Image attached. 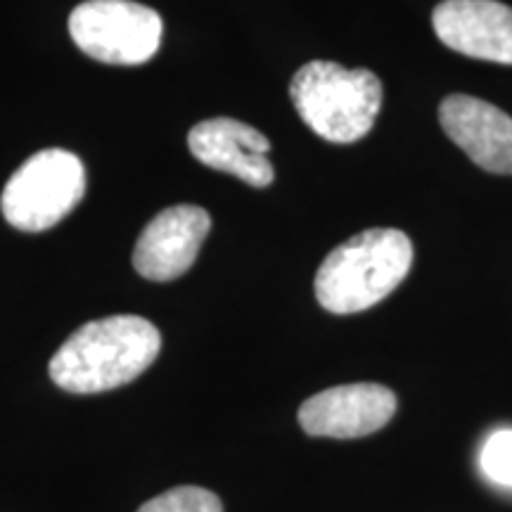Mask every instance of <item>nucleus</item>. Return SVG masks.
Listing matches in <instances>:
<instances>
[{"label":"nucleus","mask_w":512,"mask_h":512,"mask_svg":"<svg viewBox=\"0 0 512 512\" xmlns=\"http://www.w3.org/2000/svg\"><path fill=\"white\" fill-rule=\"evenodd\" d=\"M69 34L93 60L136 67L157 55L164 22L157 10L133 0H86L69 15Z\"/></svg>","instance_id":"obj_5"},{"label":"nucleus","mask_w":512,"mask_h":512,"mask_svg":"<svg viewBox=\"0 0 512 512\" xmlns=\"http://www.w3.org/2000/svg\"><path fill=\"white\" fill-rule=\"evenodd\" d=\"M188 147L197 162L238 176L254 188H266L275 178L273 164L268 159L271 143L264 133L242 121L228 117L200 121L190 128Z\"/></svg>","instance_id":"obj_10"},{"label":"nucleus","mask_w":512,"mask_h":512,"mask_svg":"<svg viewBox=\"0 0 512 512\" xmlns=\"http://www.w3.org/2000/svg\"><path fill=\"white\" fill-rule=\"evenodd\" d=\"M396 413L392 389L373 382L325 389L299 408V425L311 437L358 439L382 430Z\"/></svg>","instance_id":"obj_6"},{"label":"nucleus","mask_w":512,"mask_h":512,"mask_svg":"<svg viewBox=\"0 0 512 512\" xmlns=\"http://www.w3.org/2000/svg\"><path fill=\"white\" fill-rule=\"evenodd\" d=\"M446 136L484 171L512 176V117L472 95H448L439 107Z\"/></svg>","instance_id":"obj_9"},{"label":"nucleus","mask_w":512,"mask_h":512,"mask_svg":"<svg viewBox=\"0 0 512 512\" xmlns=\"http://www.w3.org/2000/svg\"><path fill=\"white\" fill-rule=\"evenodd\" d=\"M162 335L140 316H107L81 325L50 358V380L69 394L124 387L155 363Z\"/></svg>","instance_id":"obj_1"},{"label":"nucleus","mask_w":512,"mask_h":512,"mask_svg":"<svg viewBox=\"0 0 512 512\" xmlns=\"http://www.w3.org/2000/svg\"><path fill=\"white\" fill-rule=\"evenodd\" d=\"M290 95L297 114L316 136L349 145L368 136L382 107V81L370 69L335 62H309L292 76Z\"/></svg>","instance_id":"obj_3"},{"label":"nucleus","mask_w":512,"mask_h":512,"mask_svg":"<svg viewBox=\"0 0 512 512\" xmlns=\"http://www.w3.org/2000/svg\"><path fill=\"white\" fill-rule=\"evenodd\" d=\"M432 27L460 55L512 64V8L498 0H444L432 12Z\"/></svg>","instance_id":"obj_8"},{"label":"nucleus","mask_w":512,"mask_h":512,"mask_svg":"<svg viewBox=\"0 0 512 512\" xmlns=\"http://www.w3.org/2000/svg\"><path fill=\"white\" fill-rule=\"evenodd\" d=\"M413 266V242L403 230L370 228L325 256L316 273V297L325 311L347 316L380 304Z\"/></svg>","instance_id":"obj_2"},{"label":"nucleus","mask_w":512,"mask_h":512,"mask_svg":"<svg viewBox=\"0 0 512 512\" xmlns=\"http://www.w3.org/2000/svg\"><path fill=\"white\" fill-rule=\"evenodd\" d=\"M479 465L491 482L512 489V430H498L484 441Z\"/></svg>","instance_id":"obj_12"},{"label":"nucleus","mask_w":512,"mask_h":512,"mask_svg":"<svg viewBox=\"0 0 512 512\" xmlns=\"http://www.w3.org/2000/svg\"><path fill=\"white\" fill-rule=\"evenodd\" d=\"M138 512H223L219 496L202 486H176L140 505Z\"/></svg>","instance_id":"obj_11"},{"label":"nucleus","mask_w":512,"mask_h":512,"mask_svg":"<svg viewBox=\"0 0 512 512\" xmlns=\"http://www.w3.org/2000/svg\"><path fill=\"white\" fill-rule=\"evenodd\" d=\"M209 228V214L195 204H176L159 211L140 233L133 266L143 278L157 283L181 278L195 264Z\"/></svg>","instance_id":"obj_7"},{"label":"nucleus","mask_w":512,"mask_h":512,"mask_svg":"<svg viewBox=\"0 0 512 512\" xmlns=\"http://www.w3.org/2000/svg\"><path fill=\"white\" fill-rule=\"evenodd\" d=\"M86 195V169L74 152L50 147L29 157L5 183L0 209L12 228L43 233L76 209Z\"/></svg>","instance_id":"obj_4"}]
</instances>
